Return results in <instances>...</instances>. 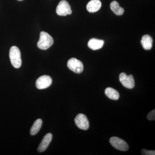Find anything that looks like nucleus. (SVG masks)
I'll use <instances>...</instances> for the list:
<instances>
[{
    "instance_id": "3",
    "label": "nucleus",
    "mask_w": 155,
    "mask_h": 155,
    "mask_svg": "<svg viewBox=\"0 0 155 155\" xmlns=\"http://www.w3.org/2000/svg\"><path fill=\"white\" fill-rule=\"evenodd\" d=\"M56 13L59 16H66L72 14V11L69 3L66 0H62L57 6Z\"/></svg>"
},
{
    "instance_id": "12",
    "label": "nucleus",
    "mask_w": 155,
    "mask_h": 155,
    "mask_svg": "<svg viewBox=\"0 0 155 155\" xmlns=\"http://www.w3.org/2000/svg\"><path fill=\"white\" fill-rule=\"evenodd\" d=\"M153 42L152 38L148 35H145L142 38L141 43L145 50H150L152 47Z\"/></svg>"
},
{
    "instance_id": "16",
    "label": "nucleus",
    "mask_w": 155,
    "mask_h": 155,
    "mask_svg": "<svg viewBox=\"0 0 155 155\" xmlns=\"http://www.w3.org/2000/svg\"><path fill=\"white\" fill-rule=\"evenodd\" d=\"M147 118L148 120H154L155 119V110H153L151 111L148 114L147 116Z\"/></svg>"
},
{
    "instance_id": "17",
    "label": "nucleus",
    "mask_w": 155,
    "mask_h": 155,
    "mask_svg": "<svg viewBox=\"0 0 155 155\" xmlns=\"http://www.w3.org/2000/svg\"><path fill=\"white\" fill-rule=\"evenodd\" d=\"M142 154L143 155H155V150H148L146 149H143L142 150Z\"/></svg>"
},
{
    "instance_id": "9",
    "label": "nucleus",
    "mask_w": 155,
    "mask_h": 155,
    "mask_svg": "<svg viewBox=\"0 0 155 155\" xmlns=\"http://www.w3.org/2000/svg\"><path fill=\"white\" fill-rule=\"evenodd\" d=\"M52 137V134L51 133H48L45 136L38 148L39 152H43L46 150L51 141Z\"/></svg>"
},
{
    "instance_id": "5",
    "label": "nucleus",
    "mask_w": 155,
    "mask_h": 155,
    "mask_svg": "<svg viewBox=\"0 0 155 155\" xmlns=\"http://www.w3.org/2000/svg\"><path fill=\"white\" fill-rule=\"evenodd\" d=\"M110 142L112 146L119 150L125 151L129 149L127 143L119 137H113L110 139Z\"/></svg>"
},
{
    "instance_id": "4",
    "label": "nucleus",
    "mask_w": 155,
    "mask_h": 155,
    "mask_svg": "<svg viewBox=\"0 0 155 155\" xmlns=\"http://www.w3.org/2000/svg\"><path fill=\"white\" fill-rule=\"evenodd\" d=\"M67 67L71 71L78 74L81 73L83 71L84 66L82 62L75 58L69 59L67 63Z\"/></svg>"
},
{
    "instance_id": "1",
    "label": "nucleus",
    "mask_w": 155,
    "mask_h": 155,
    "mask_svg": "<svg viewBox=\"0 0 155 155\" xmlns=\"http://www.w3.org/2000/svg\"><path fill=\"white\" fill-rule=\"evenodd\" d=\"M54 44L53 38L45 31H41L40 34V38L37 43L38 47L41 50H47Z\"/></svg>"
},
{
    "instance_id": "8",
    "label": "nucleus",
    "mask_w": 155,
    "mask_h": 155,
    "mask_svg": "<svg viewBox=\"0 0 155 155\" xmlns=\"http://www.w3.org/2000/svg\"><path fill=\"white\" fill-rule=\"evenodd\" d=\"M75 122L77 127L82 130H87L89 127L88 119L84 114H78L75 117Z\"/></svg>"
},
{
    "instance_id": "13",
    "label": "nucleus",
    "mask_w": 155,
    "mask_h": 155,
    "mask_svg": "<svg viewBox=\"0 0 155 155\" xmlns=\"http://www.w3.org/2000/svg\"><path fill=\"white\" fill-rule=\"evenodd\" d=\"M111 10L113 12L118 16H121L124 14V9L119 5V3L116 1H113L110 5Z\"/></svg>"
},
{
    "instance_id": "18",
    "label": "nucleus",
    "mask_w": 155,
    "mask_h": 155,
    "mask_svg": "<svg viewBox=\"0 0 155 155\" xmlns=\"http://www.w3.org/2000/svg\"><path fill=\"white\" fill-rule=\"evenodd\" d=\"M18 1H23V0H18Z\"/></svg>"
},
{
    "instance_id": "7",
    "label": "nucleus",
    "mask_w": 155,
    "mask_h": 155,
    "mask_svg": "<svg viewBox=\"0 0 155 155\" xmlns=\"http://www.w3.org/2000/svg\"><path fill=\"white\" fill-rule=\"evenodd\" d=\"M52 83V79L48 75H44L38 78L35 84L37 88L39 89H44L51 86Z\"/></svg>"
},
{
    "instance_id": "14",
    "label": "nucleus",
    "mask_w": 155,
    "mask_h": 155,
    "mask_svg": "<svg viewBox=\"0 0 155 155\" xmlns=\"http://www.w3.org/2000/svg\"><path fill=\"white\" fill-rule=\"evenodd\" d=\"M105 93L109 98L113 100H118L119 98V92L112 87L106 88Z\"/></svg>"
},
{
    "instance_id": "2",
    "label": "nucleus",
    "mask_w": 155,
    "mask_h": 155,
    "mask_svg": "<svg viewBox=\"0 0 155 155\" xmlns=\"http://www.w3.org/2000/svg\"><path fill=\"white\" fill-rule=\"evenodd\" d=\"M11 64L15 68H19L22 65L21 53L19 48L14 46L10 49L9 53Z\"/></svg>"
},
{
    "instance_id": "15",
    "label": "nucleus",
    "mask_w": 155,
    "mask_h": 155,
    "mask_svg": "<svg viewBox=\"0 0 155 155\" xmlns=\"http://www.w3.org/2000/svg\"><path fill=\"white\" fill-rule=\"evenodd\" d=\"M42 125V121L41 119H37L31 128V135H35L38 133L41 128Z\"/></svg>"
},
{
    "instance_id": "10",
    "label": "nucleus",
    "mask_w": 155,
    "mask_h": 155,
    "mask_svg": "<svg viewBox=\"0 0 155 155\" xmlns=\"http://www.w3.org/2000/svg\"><path fill=\"white\" fill-rule=\"evenodd\" d=\"M101 5V2L100 0H91L87 5V10L90 13H94L100 10Z\"/></svg>"
},
{
    "instance_id": "11",
    "label": "nucleus",
    "mask_w": 155,
    "mask_h": 155,
    "mask_svg": "<svg viewBox=\"0 0 155 155\" xmlns=\"http://www.w3.org/2000/svg\"><path fill=\"white\" fill-rule=\"evenodd\" d=\"M104 41L103 40L97 39L96 38L91 39L88 42V46L93 50L100 49L103 47Z\"/></svg>"
},
{
    "instance_id": "6",
    "label": "nucleus",
    "mask_w": 155,
    "mask_h": 155,
    "mask_svg": "<svg viewBox=\"0 0 155 155\" xmlns=\"http://www.w3.org/2000/svg\"><path fill=\"white\" fill-rule=\"evenodd\" d=\"M119 80L126 88L132 89L135 86V82L132 75H127L125 73H121L119 75Z\"/></svg>"
}]
</instances>
